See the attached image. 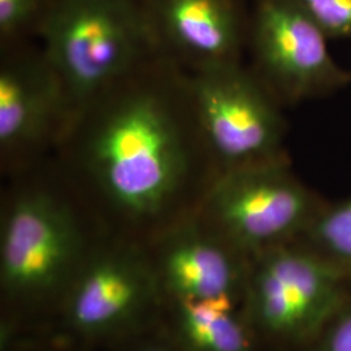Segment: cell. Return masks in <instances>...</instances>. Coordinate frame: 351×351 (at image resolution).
Returning a JSON list of instances; mask_svg holds the SVG:
<instances>
[{"instance_id": "cell-8", "label": "cell", "mask_w": 351, "mask_h": 351, "mask_svg": "<svg viewBox=\"0 0 351 351\" xmlns=\"http://www.w3.org/2000/svg\"><path fill=\"white\" fill-rule=\"evenodd\" d=\"M63 88L39 45L1 47L0 160L14 176L47 159L69 121Z\"/></svg>"}, {"instance_id": "cell-6", "label": "cell", "mask_w": 351, "mask_h": 351, "mask_svg": "<svg viewBox=\"0 0 351 351\" xmlns=\"http://www.w3.org/2000/svg\"><path fill=\"white\" fill-rule=\"evenodd\" d=\"M186 72V71H185ZM202 137L219 172L288 159L280 101L241 63L186 72Z\"/></svg>"}, {"instance_id": "cell-12", "label": "cell", "mask_w": 351, "mask_h": 351, "mask_svg": "<svg viewBox=\"0 0 351 351\" xmlns=\"http://www.w3.org/2000/svg\"><path fill=\"white\" fill-rule=\"evenodd\" d=\"M175 343L182 351H258L261 339L243 306L228 300L172 301Z\"/></svg>"}, {"instance_id": "cell-4", "label": "cell", "mask_w": 351, "mask_h": 351, "mask_svg": "<svg viewBox=\"0 0 351 351\" xmlns=\"http://www.w3.org/2000/svg\"><path fill=\"white\" fill-rule=\"evenodd\" d=\"M350 293V280L300 239L251 256L243 310L262 342L304 349Z\"/></svg>"}, {"instance_id": "cell-15", "label": "cell", "mask_w": 351, "mask_h": 351, "mask_svg": "<svg viewBox=\"0 0 351 351\" xmlns=\"http://www.w3.org/2000/svg\"><path fill=\"white\" fill-rule=\"evenodd\" d=\"M328 38L351 39V0H295Z\"/></svg>"}, {"instance_id": "cell-1", "label": "cell", "mask_w": 351, "mask_h": 351, "mask_svg": "<svg viewBox=\"0 0 351 351\" xmlns=\"http://www.w3.org/2000/svg\"><path fill=\"white\" fill-rule=\"evenodd\" d=\"M52 162L116 237L141 245L194 213L219 173L186 72L162 52L77 110Z\"/></svg>"}, {"instance_id": "cell-5", "label": "cell", "mask_w": 351, "mask_h": 351, "mask_svg": "<svg viewBox=\"0 0 351 351\" xmlns=\"http://www.w3.org/2000/svg\"><path fill=\"white\" fill-rule=\"evenodd\" d=\"M324 204L285 159L219 172L194 213L251 258L301 239Z\"/></svg>"}, {"instance_id": "cell-10", "label": "cell", "mask_w": 351, "mask_h": 351, "mask_svg": "<svg viewBox=\"0 0 351 351\" xmlns=\"http://www.w3.org/2000/svg\"><path fill=\"white\" fill-rule=\"evenodd\" d=\"M172 301L228 300L243 306L250 258L189 213L142 243Z\"/></svg>"}, {"instance_id": "cell-9", "label": "cell", "mask_w": 351, "mask_h": 351, "mask_svg": "<svg viewBox=\"0 0 351 351\" xmlns=\"http://www.w3.org/2000/svg\"><path fill=\"white\" fill-rule=\"evenodd\" d=\"M160 294L145 247L116 237L91 249L65 290V322L88 339L114 336L134 326Z\"/></svg>"}, {"instance_id": "cell-14", "label": "cell", "mask_w": 351, "mask_h": 351, "mask_svg": "<svg viewBox=\"0 0 351 351\" xmlns=\"http://www.w3.org/2000/svg\"><path fill=\"white\" fill-rule=\"evenodd\" d=\"M55 0H0L1 47L25 42L38 29Z\"/></svg>"}, {"instance_id": "cell-13", "label": "cell", "mask_w": 351, "mask_h": 351, "mask_svg": "<svg viewBox=\"0 0 351 351\" xmlns=\"http://www.w3.org/2000/svg\"><path fill=\"white\" fill-rule=\"evenodd\" d=\"M301 239L351 281V197L326 203Z\"/></svg>"}, {"instance_id": "cell-16", "label": "cell", "mask_w": 351, "mask_h": 351, "mask_svg": "<svg viewBox=\"0 0 351 351\" xmlns=\"http://www.w3.org/2000/svg\"><path fill=\"white\" fill-rule=\"evenodd\" d=\"M303 351H351V293L339 311Z\"/></svg>"}, {"instance_id": "cell-2", "label": "cell", "mask_w": 351, "mask_h": 351, "mask_svg": "<svg viewBox=\"0 0 351 351\" xmlns=\"http://www.w3.org/2000/svg\"><path fill=\"white\" fill-rule=\"evenodd\" d=\"M0 226V281L8 300L62 294L91 249L73 190L51 159L17 175Z\"/></svg>"}, {"instance_id": "cell-7", "label": "cell", "mask_w": 351, "mask_h": 351, "mask_svg": "<svg viewBox=\"0 0 351 351\" xmlns=\"http://www.w3.org/2000/svg\"><path fill=\"white\" fill-rule=\"evenodd\" d=\"M328 36L295 0H255L249 42L254 73L280 103H298L351 84Z\"/></svg>"}, {"instance_id": "cell-17", "label": "cell", "mask_w": 351, "mask_h": 351, "mask_svg": "<svg viewBox=\"0 0 351 351\" xmlns=\"http://www.w3.org/2000/svg\"><path fill=\"white\" fill-rule=\"evenodd\" d=\"M136 351H182L175 342L168 343V342H162V341H155L151 343L142 345L139 349Z\"/></svg>"}, {"instance_id": "cell-11", "label": "cell", "mask_w": 351, "mask_h": 351, "mask_svg": "<svg viewBox=\"0 0 351 351\" xmlns=\"http://www.w3.org/2000/svg\"><path fill=\"white\" fill-rule=\"evenodd\" d=\"M159 51L186 72L241 63L249 42L245 0H139Z\"/></svg>"}, {"instance_id": "cell-3", "label": "cell", "mask_w": 351, "mask_h": 351, "mask_svg": "<svg viewBox=\"0 0 351 351\" xmlns=\"http://www.w3.org/2000/svg\"><path fill=\"white\" fill-rule=\"evenodd\" d=\"M37 37L71 116L160 52L139 0H55Z\"/></svg>"}]
</instances>
